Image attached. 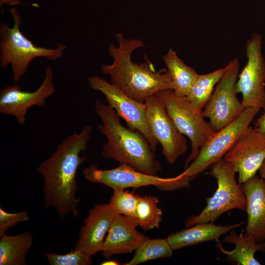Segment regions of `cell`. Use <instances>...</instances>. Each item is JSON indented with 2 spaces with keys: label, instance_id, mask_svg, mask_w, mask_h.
<instances>
[{
  "label": "cell",
  "instance_id": "2e32d148",
  "mask_svg": "<svg viewBox=\"0 0 265 265\" xmlns=\"http://www.w3.org/2000/svg\"><path fill=\"white\" fill-rule=\"evenodd\" d=\"M138 225L136 219L118 214L105 238L102 250L103 256L109 258L135 251L147 238L138 232Z\"/></svg>",
  "mask_w": 265,
  "mask_h": 265
},
{
  "label": "cell",
  "instance_id": "7c38bea8",
  "mask_svg": "<svg viewBox=\"0 0 265 265\" xmlns=\"http://www.w3.org/2000/svg\"><path fill=\"white\" fill-rule=\"evenodd\" d=\"M146 116L149 128L162 146L166 160L173 164L187 150V141L168 114L162 101L154 95L146 100Z\"/></svg>",
  "mask_w": 265,
  "mask_h": 265
},
{
  "label": "cell",
  "instance_id": "d6986e66",
  "mask_svg": "<svg viewBox=\"0 0 265 265\" xmlns=\"http://www.w3.org/2000/svg\"><path fill=\"white\" fill-rule=\"evenodd\" d=\"M243 232L238 235L232 230L223 238L225 242L235 245L233 250H225L219 241L216 242L217 246L227 256L228 261L235 262L238 265H261L255 257V254L258 251H265V242H259L253 237L244 234Z\"/></svg>",
  "mask_w": 265,
  "mask_h": 265
},
{
  "label": "cell",
  "instance_id": "ffe728a7",
  "mask_svg": "<svg viewBox=\"0 0 265 265\" xmlns=\"http://www.w3.org/2000/svg\"><path fill=\"white\" fill-rule=\"evenodd\" d=\"M0 265H27L26 256L33 241L29 232L0 236Z\"/></svg>",
  "mask_w": 265,
  "mask_h": 265
},
{
  "label": "cell",
  "instance_id": "4316f807",
  "mask_svg": "<svg viewBox=\"0 0 265 265\" xmlns=\"http://www.w3.org/2000/svg\"><path fill=\"white\" fill-rule=\"evenodd\" d=\"M28 219V213L26 211L11 213L5 211L0 207V236L19 222L26 221Z\"/></svg>",
  "mask_w": 265,
  "mask_h": 265
},
{
  "label": "cell",
  "instance_id": "3957f363",
  "mask_svg": "<svg viewBox=\"0 0 265 265\" xmlns=\"http://www.w3.org/2000/svg\"><path fill=\"white\" fill-rule=\"evenodd\" d=\"M94 106L102 122L98 129L106 138L102 148V156L141 172L158 176L161 166L144 136L138 131L124 127L119 116L108 105L97 100Z\"/></svg>",
  "mask_w": 265,
  "mask_h": 265
},
{
  "label": "cell",
  "instance_id": "cb8c5ba5",
  "mask_svg": "<svg viewBox=\"0 0 265 265\" xmlns=\"http://www.w3.org/2000/svg\"><path fill=\"white\" fill-rule=\"evenodd\" d=\"M158 200L154 196H140L138 202L136 218L138 225L146 230L159 228L162 212L158 206Z\"/></svg>",
  "mask_w": 265,
  "mask_h": 265
},
{
  "label": "cell",
  "instance_id": "603a6c76",
  "mask_svg": "<svg viewBox=\"0 0 265 265\" xmlns=\"http://www.w3.org/2000/svg\"><path fill=\"white\" fill-rule=\"evenodd\" d=\"M173 249L167 238L150 239L147 238L137 248L132 260L126 265H136L150 260L168 258Z\"/></svg>",
  "mask_w": 265,
  "mask_h": 265
},
{
  "label": "cell",
  "instance_id": "9a60e30c",
  "mask_svg": "<svg viewBox=\"0 0 265 265\" xmlns=\"http://www.w3.org/2000/svg\"><path fill=\"white\" fill-rule=\"evenodd\" d=\"M118 213L109 204L96 205L89 212L80 229L75 248L90 256L102 251L106 234Z\"/></svg>",
  "mask_w": 265,
  "mask_h": 265
},
{
  "label": "cell",
  "instance_id": "52a82bcc",
  "mask_svg": "<svg viewBox=\"0 0 265 265\" xmlns=\"http://www.w3.org/2000/svg\"><path fill=\"white\" fill-rule=\"evenodd\" d=\"M261 109L245 108L231 123L215 132L200 148L196 159L182 173L190 181L222 159L243 134Z\"/></svg>",
  "mask_w": 265,
  "mask_h": 265
},
{
  "label": "cell",
  "instance_id": "f546056e",
  "mask_svg": "<svg viewBox=\"0 0 265 265\" xmlns=\"http://www.w3.org/2000/svg\"><path fill=\"white\" fill-rule=\"evenodd\" d=\"M259 171L261 178L265 182V159L264 160L262 165L261 166L259 170Z\"/></svg>",
  "mask_w": 265,
  "mask_h": 265
},
{
  "label": "cell",
  "instance_id": "7402d4cb",
  "mask_svg": "<svg viewBox=\"0 0 265 265\" xmlns=\"http://www.w3.org/2000/svg\"><path fill=\"white\" fill-rule=\"evenodd\" d=\"M224 72V67L209 73L198 74L186 96L194 106L201 110L204 108Z\"/></svg>",
  "mask_w": 265,
  "mask_h": 265
},
{
  "label": "cell",
  "instance_id": "8fae6325",
  "mask_svg": "<svg viewBox=\"0 0 265 265\" xmlns=\"http://www.w3.org/2000/svg\"><path fill=\"white\" fill-rule=\"evenodd\" d=\"M87 82L91 89L104 95L108 105L125 120L129 129L138 131L144 136L155 152L159 142L147 124L145 103L132 100L110 82L98 76L88 78Z\"/></svg>",
  "mask_w": 265,
  "mask_h": 265
},
{
  "label": "cell",
  "instance_id": "7a4b0ae2",
  "mask_svg": "<svg viewBox=\"0 0 265 265\" xmlns=\"http://www.w3.org/2000/svg\"><path fill=\"white\" fill-rule=\"evenodd\" d=\"M116 38L118 46L111 43L108 47L113 62L101 65V72L109 76L111 84L130 98L142 103L159 91L173 90L172 81L167 70L156 71L150 61L140 64L132 62V52L145 46L142 40L127 39L121 32L116 35Z\"/></svg>",
  "mask_w": 265,
  "mask_h": 265
},
{
  "label": "cell",
  "instance_id": "ba28073f",
  "mask_svg": "<svg viewBox=\"0 0 265 265\" xmlns=\"http://www.w3.org/2000/svg\"><path fill=\"white\" fill-rule=\"evenodd\" d=\"M82 173L88 181L102 184L113 190L154 186L162 190L169 191L187 187L190 182L182 173L174 177L163 178L141 172L126 164L107 170L90 165L83 170Z\"/></svg>",
  "mask_w": 265,
  "mask_h": 265
},
{
  "label": "cell",
  "instance_id": "6da1fadb",
  "mask_svg": "<svg viewBox=\"0 0 265 265\" xmlns=\"http://www.w3.org/2000/svg\"><path fill=\"white\" fill-rule=\"evenodd\" d=\"M92 130V127L87 125L80 132L68 135L36 169L44 180L45 208L54 207L61 218L69 213L73 217L78 214L77 206L80 199L76 197L77 174L86 160L85 156L81 153L87 147Z\"/></svg>",
  "mask_w": 265,
  "mask_h": 265
},
{
  "label": "cell",
  "instance_id": "8992f818",
  "mask_svg": "<svg viewBox=\"0 0 265 265\" xmlns=\"http://www.w3.org/2000/svg\"><path fill=\"white\" fill-rule=\"evenodd\" d=\"M210 167L208 174L216 179L217 188L212 197L206 199L207 205L201 213L186 219V227L213 222L222 214L233 209H246L245 196L231 164L222 159Z\"/></svg>",
  "mask_w": 265,
  "mask_h": 265
},
{
  "label": "cell",
  "instance_id": "5b68a950",
  "mask_svg": "<svg viewBox=\"0 0 265 265\" xmlns=\"http://www.w3.org/2000/svg\"><path fill=\"white\" fill-rule=\"evenodd\" d=\"M155 95L163 102L179 131L190 141L191 149L185 162L186 168L196 159L201 147L215 131L205 121L202 110L194 106L186 96L179 95L172 89L162 90Z\"/></svg>",
  "mask_w": 265,
  "mask_h": 265
},
{
  "label": "cell",
  "instance_id": "5bb4252c",
  "mask_svg": "<svg viewBox=\"0 0 265 265\" xmlns=\"http://www.w3.org/2000/svg\"><path fill=\"white\" fill-rule=\"evenodd\" d=\"M53 72L50 66L45 68L44 79L35 91H24L18 84L6 86L0 91V112L15 117L18 123L25 124L26 114L33 106L44 107L46 100L55 91Z\"/></svg>",
  "mask_w": 265,
  "mask_h": 265
},
{
  "label": "cell",
  "instance_id": "9c48e42d",
  "mask_svg": "<svg viewBox=\"0 0 265 265\" xmlns=\"http://www.w3.org/2000/svg\"><path fill=\"white\" fill-rule=\"evenodd\" d=\"M238 59L234 57L224 67V73L202 111L216 132L238 117L245 109L237 97L236 84L239 73Z\"/></svg>",
  "mask_w": 265,
  "mask_h": 265
},
{
  "label": "cell",
  "instance_id": "f1b7e54d",
  "mask_svg": "<svg viewBox=\"0 0 265 265\" xmlns=\"http://www.w3.org/2000/svg\"><path fill=\"white\" fill-rule=\"evenodd\" d=\"M22 0H0V5H3L15 6L19 4Z\"/></svg>",
  "mask_w": 265,
  "mask_h": 265
},
{
  "label": "cell",
  "instance_id": "4fadbf2b",
  "mask_svg": "<svg viewBox=\"0 0 265 265\" xmlns=\"http://www.w3.org/2000/svg\"><path fill=\"white\" fill-rule=\"evenodd\" d=\"M223 159L242 184L256 175L265 159V134L249 126Z\"/></svg>",
  "mask_w": 265,
  "mask_h": 265
},
{
  "label": "cell",
  "instance_id": "ac0fdd59",
  "mask_svg": "<svg viewBox=\"0 0 265 265\" xmlns=\"http://www.w3.org/2000/svg\"><path fill=\"white\" fill-rule=\"evenodd\" d=\"M244 223L225 226L216 225L213 222L199 223L172 234L166 238L173 250L210 240L217 242L221 235L240 227Z\"/></svg>",
  "mask_w": 265,
  "mask_h": 265
},
{
  "label": "cell",
  "instance_id": "484cf974",
  "mask_svg": "<svg viewBox=\"0 0 265 265\" xmlns=\"http://www.w3.org/2000/svg\"><path fill=\"white\" fill-rule=\"evenodd\" d=\"M45 255L51 265H89L93 264L91 256L76 248L66 254L45 253Z\"/></svg>",
  "mask_w": 265,
  "mask_h": 265
},
{
  "label": "cell",
  "instance_id": "277c9868",
  "mask_svg": "<svg viewBox=\"0 0 265 265\" xmlns=\"http://www.w3.org/2000/svg\"><path fill=\"white\" fill-rule=\"evenodd\" d=\"M9 11L13 20L12 26L4 22L0 26V66H11L16 83L26 74L34 59L44 57L56 60L63 56L66 46L61 43L54 49L36 46L21 32L22 19L17 8L13 7Z\"/></svg>",
  "mask_w": 265,
  "mask_h": 265
},
{
  "label": "cell",
  "instance_id": "44dd1931",
  "mask_svg": "<svg viewBox=\"0 0 265 265\" xmlns=\"http://www.w3.org/2000/svg\"><path fill=\"white\" fill-rule=\"evenodd\" d=\"M162 59L171 77L173 90L179 95L186 96L199 74L187 66L172 49L168 50Z\"/></svg>",
  "mask_w": 265,
  "mask_h": 265
},
{
  "label": "cell",
  "instance_id": "d4e9b609",
  "mask_svg": "<svg viewBox=\"0 0 265 265\" xmlns=\"http://www.w3.org/2000/svg\"><path fill=\"white\" fill-rule=\"evenodd\" d=\"M113 191L108 204L118 214L136 219V208L140 196L124 189H116Z\"/></svg>",
  "mask_w": 265,
  "mask_h": 265
},
{
  "label": "cell",
  "instance_id": "30bf717a",
  "mask_svg": "<svg viewBox=\"0 0 265 265\" xmlns=\"http://www.w3.org/2000/svg\"><path fill=\"white\" fill-rule=\"evenodd\" d=\"M262 44V35L256 32L251 33L245 44L246 62L236 84L244 108L257 107L265 110V59Z\"/></svg>",
  "mask_w": 265,
  "mask_h": 265
},
{
  "label": "cell",
  "instance_id": "83f0119b",
  "mask_svg": "<svg viewBox=\"0 0 265 265\" xmlns=\"http://www.w3.org/2000/svg\"><path fill=\"white\" fill-rule=\"evenodd\" d=\"M254 124L255 128L265 134V110H264V113L256 120Z\"/></svg>",
  "mask_w": 265,
  "mask_h": 265
},
{
  "label": "cell",
  "instance_id": "4dcf8cb0",
  "mask_svg": "<svg viewBox=\"0 0 265 265\" xmlns=\"http://www.w3.org/2000/svg\"><path fill=\"white\" fill-rule=\"evenodd\" d=\"M119 263L113 261V260H109V261H106L105 262H104L101 264V265H119Z\"/></svg>",
  "mask_w": 265,
  "mask_h": 265
},
{
  "label": "cell",
  "instance_id": "e0dca14e",
  "mask_svg": "<svg viewBox=\"0 0 265 265\" xmlns=\"http://www.w3.org/2000/svg\"><path fill=\"white\" fill-rule=\"evenodd\" d=\"M245 196L247 222L245 235L265 240V182L256 175L240 185Z\"/></svg>",
  "mask_w": 265,
  "mask_h": 265
}]
</instances>
